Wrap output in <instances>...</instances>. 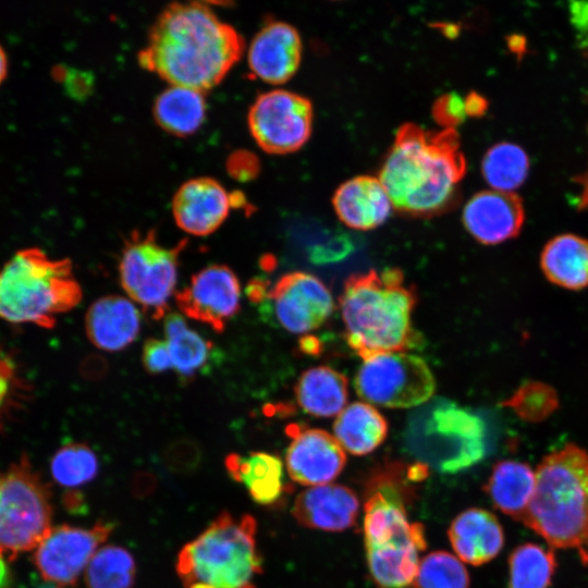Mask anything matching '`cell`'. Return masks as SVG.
<instances>
[{
	"mask_svg": "<svg viewBox=\"0 0 588 588\" xmlns=\"http://www.w3.org/2000/svg\"><path fill=\"white\" fill-rule=\"evenodd\" d=\"M536 473L526 463H497L485 487L493 505L503 514L522 522L531 501Z\"/></svg>",
	"mask_w": 588,
	"mask_h": 588,
	"instance_id": "27",
	"label": "cell"
},
{
	"mask_svg": "<svg viewBox=\"0 0 588 588\" xmlns=\"http://www.w3.org/2000/svg\"><path fill=\"white\" fill-rule=\"evenodd\" d=\"M112 530L108 522H98L90 528L52 527L36 548L35 566L48 584L59 588L74 585Z\"/></svg>",
	"mask_w": 588,
	"mask_h": 588,
	"instance_id": "13",
	"label": "cell"
},
{
	"mask_svg": "<svg viewBox=\"0 0 588 588\" xmlns=\"http://www.w3.org/2000/svg\"><path fill=\"white\" fill-rule=\"evenodd\" d=\"M196 443L189 440H179L172 443L167 452V461L175 466L195 465L199 457Z\"/></svg>",
	"mask_w": 588,
	"mask_h": 588,
	"instance_id": "40",
	"label": "cell"
},
{
	"mask_svg": "<svg viewBox=\"0 0 588 588\" xmlns=\"http://www.w3.org/2000/svg\"><path fill=\"white\" fill-rule=\"evenodd\" d=\"M140 316L134 304L119 295L94 302L85 316L89 341L103 351L115 352L128 346L137 336Z\"/></svg>",
	"mask_w": 588,
	"mask_h": 588,
	"instance_id": "22",
	"label": "cell"
},
{
	"mask_svg": "<svg viewBox=\"0 0 588 588\" xmlns=\"http://www.w3.org/2000/svg\"><path fill=\"white\" fill-rule=\"evenodd\" d=\"M333 431L343 450L353 455H366L385 440L388 424L371 404L355 402L336 416Z\"/></svg>",
	"mask_w": 588,
	"mask_h": 588,
	"instance_id": "28",
	"label": "cell"
},
{
	"mask_svg": "<svg viewBox=\"0 0 588 588\" xmlns=\"http://www.w3.org/2000/svg\"><path fill=\"white\" fill-rule=\"evenodd\" d=\"M82 375L89 380L102 379L109 369V365L106 358L100 355L87 356L81 366Z\"/></svg>",
	"mask_w": 588,
	"mask_h": 588,
	"instance_id": "41",
	"label": "cell"
},
{
	"mask_svg": "<svg viewBox=\"0 0 588 588\" xmlns=\"http://www.w3.org/2000/svg\"><path fill=\"white\" fill-rule=\"evenodd\" d=\"M39 588H59V587H57L54 585H51V584H48V585H44V586H41Z\"/></svg>",
	"mask_w": 588,
	"mask_h": 588,
	"instance_id": "47",
	"label": "cell"
},
{
	"mask_svg": "<svg viewBox=\"0 0 588 588\" xmlns=\"http://www.w3.org/2000/svg\"><path fill=\"white\" fill-rule=\"evenodd\" d=\"M27 391L14 362L0 350V427L20 407Z\"/></svg>",
	"mask_w": 588,
	"mask_h": 588,
	"instance_id": "37",
	"label": "cell"
},
{
	"mask_svg": "<svg viewBox=\"0 0 588 588\" xmlns=\"http://www.w3.org/2000/svg\"><path fill=\"white\" fill-rule=\"evenodd\" d=\"M502 405L511 408L523 420L538 422L553 414L559 406V399L549 384L527 381Z\"/></svg>",
	"mask_w": 588,
	"mask_h": 588,
	"instance_id": "36",
	"label": "cell"
},
{
	"mask_svg": "<svg viewBox=\"0 0 588 588\" xmlns=\"http://www.w3.org/2000/svg\"><path fill=\"white\" fill-rule=\"evenodd\" d=\"M240 296L235 273L224 265H211L192 277L175 294V302L184 315L221 332L238 311Z\"/></svg>",
	"mask_w": 588,
	"mask_h": 588,
	"instance_id": "14",
	"label": "cell"
},
{
	"mask_svg": "<svg viewBox=\"0 0 588 588\" xmlns=\"http://www.w3.org/2000/svg\"><path fill=\"white\" fill-rule=\"evenodd\" d=\"M573 23L580 29H588V2H574L571 4Z\"/></svg>",
	"mask_w": 588,
	"mask_h": 588,
	"instance_id": "43",
	"label": "cell"
},
{
	"mask_svg": "<svg viewBox=\"0 0 588 588\" xmlns=\"http://www.w3.org/2000/svg\"><path fill=\"white\" fill-rule=\"evenodd\" d=\"M432 115L443 128H454L467 115L465 101L455 93L445 94L434 102Z\"/></svg>",
	"mask_w": 588,
	"mask_h": 588,
	"instance_id": "38",
	"label": "cell"
},
{
	"mask_svg": "<svg viewBox=\"0 0 588 588\" xmlns=\"http://www.w3.org/2000/svg\"><path fill=\"white\" fill-rule=\"evenodd\" d=\"M8 578V568L4 559L0 555V588H2Z\"/></svg>",
	"mask_w": 588,
	"mask_h": 588,
	"instance_id": "46",
	"label": "cell"
},
{
	"mask_svg": "<svg viewBox=\"0 0 588 588\" xmlns=\"http://www.w3.org/2000/svg\"><path fill=\"white\" fill-rule=\"evenodd\" d=\"M462 217L475 240L494 245L519 233L525 212L522 199L515 193L491 189L474 195L465 205Z\"/></svg>",
	"mask_w": 588,
	"mask_h": 588,
	"instance_id": "18",
	"label": "cell"
},
{
	"mask_svg": "<svg viewBox=\"0 0 588 588\" xmlns=\"http://www.w3.org/2000/svg\"><path fill=\"white\" fill-rule=\"evenodd\" d=\"M82 289L69 259H52L37 247L16 252L0 268V318L51 329L56 316L74 308Z\"/></svg>",
	"mask_w": 588,
	"mask_h": 588,
	"instance_id": "7",
	"label": "cell"
},
{
	"mask_svg": "<svg viewBox=\"0 0 588 588\" xmlns=\"http://www.w3.org/2000/svg\"><path fill=\"white\" fill-rule=\"evenodd\" d=\"M415 304L400 269L351 274L340 296L348 346L363 359L412 348L419 341L411 319Z\"/></svg>",
	"mask_w": 588,
	"mask_h": 588,
	"instance_id": "3",
	"label": "cell"
},
{
	"mask_svg": "<svg viewBox=\"0 0 588 588\" xmlns=\"http://www.w3.org/2000/svg\"><path fill=\"white\" fill-rule=\"evenodd\" d=\"M359 511L356 493L335 483L302 491L294 501L292 514L303 526L324 531H343L355 524Z\"/></svg>",
	"mask_w": 588,
	"mask_h": 588,
	"instance_id": "20",
	"label": "cell"
},
{
	"mask_svg": "<svg viewBox=\"0 0 588 588\" xmlns=\"http://www.w3.org/2000/svg\"><path fill=\"white\" fill-rule=\"evenodd\" d=\"M413 587L469 588V576L460 559L446 551H434L419 562Z\"/></svg>",
	"mask_w": 588,
	"mask_h": 588,
	"instance_id": "35",
	"label": "cell"
},
{
	"mask_svg": "<svg viewBox=\"0 0 588 588\" xmlns=\"http://www.w3.org/2000/svg\"><path fill=\"white\" fill-rule=\"evenodd\" d=\"M292 441L285 455L290 477L303 486H322L336 478L346 455L335 439L321 429L290 428Z\"/></svg>",
	"mask_w": 588,
	"mask_h": 588,
	"instance_id": "16",
	"label": "cell"
},
{
	"mask_svg": "<svg viewBox=\"0 0 588 588\" xmlns=\"http://www.w3.org/2000/svg\"><path fill=\"white\" fill-rule=\"evenodd\" d=\"M302 57L298 32L284 22L266 24L249 44L250 71L269 84H283L297 71Z\"/></svg>",
	"mask_w": 588,
	"mask_h": 588,
	"instance_id": "19",
	"label": "cell"
},
{
	"mask_svg": "<svg viewBox=\"0 0 588 588\" xmlns=\"http://www.w3.org/2000/svg\"><path fill=\"white\" fill-rule=\"evenodd\" d=\"M206 109L204 91L169 85L156 98L152 111L155 120L164 131L187 136L204 123Z\"/></svg>",
	"mask_w": 588,
	"mask_h": 588,
	"instance_id": "29",
	"label": "cell"
},
{
	"mask_svg": "<svg viewBox=\"0 0 588 588\" xmlns=\"http://www.w3.org/2000/svg\"><path fill=\"white\" fill-rule=\"evenodd\" d=\"M50 471L59 485L65 488H77L97 476L99 462L88 445L70 443L54 453L50 462Z\"/></svg>",
	"mask_w": 588,
	"mask_h": 588,
	"instance_id": "34",
	"label": "cell"
},
{
	"mask_svg": "<svg viewBox=\"0 0 588 588\" xmlns=\"http://www.w3.org/2000/svg\"><path fill=\"white\" fill-rule=\"evenodd\" d=\"M510 49L517 56H520L526 50V39L520 35H512L507 40Z\"/></svg>",
	"mask_w": 588,
	"mask_h": 588,
	"instance_id": "44",
	"label": "cell"
},
{
	"mask_svg": "<svg viewBox=\"0 0 588 588\" xmlns=\"http://www.w3.org/2000/svg\"><path fill=\"white\" fill-rule=\"evenodd\" d=\"M268 296L280 324L292 333H305L322 326L334 303L329 289L315 275L302 271L281 277Z\"/></svg>",
	"mask_w": 588,
	"mask_h": 588,
	"instance_id": "15",
	"label": "cell"
},
{
	"mask_svg": "<svg viewBox=\"0 0 588 588\" xmlns=\"http://www.w3.org/2000/svg\"><path fill=\"white\" fill-rule=\"evenodd\" d=\"M143 364L147 372L157 375L172 367L167 341L148 339L143 346Z\"/></svg>",
	"mask_w": 588,
	"mask_h": 588,
	"instance_id": "39",
	"label": "cell"
},
{
	"mask_svg": "<svg viewBox=\"0 0 588 588\" xmlns=\"http://www.w3.org/2000/svg\"><path fill=\"white\" fill-rule=\"evenodd\" d=\"M448 534L460 560L475 566L494 559L504 543L498 518L483 509L473 507L458 514Z\"/></svg>",
	"mask_w": 588,
	"mask_h": 588,
	"instance_id": "23",
	"label": "cell"
},
{
	"mask_svg": "<svg viewBox=\"0 0 588 588\" xmlns=\"http://www.w3.org/2000/svg\"><path fill=\"white\" fill-rule=\"evenodd\" d=\"M588 205V204H587Z\"/></svg>",
	"mask_w": 588,
	"mask_h": 588,
	"instance_id": "48",
	"label": "cell"
},
{
	"mask_svg": "<svg viewBox=\"0 0 588 588\" xmlns=\"http://www.w3.org/2000/svg\"><path fill=\"white\" fill-rule=\"evenodd\" d=\"M332 204L339 219L356 230L382 224L393 207L379 177L359 175L338 187Z\"/></svg>",
	"mask_w": 588,
	"mask_h": 588,
	"instance_id": "21",
	"label": "cell"
},
{
	"mask_svg": "<svg viewBox=\"0 0 588 588\" xmlns=\"http://www.w3.org/2000/svg\"><path fill=\"white\" fill-rule=\"evenodd\" d=\"M541 269L549 281L569 289L588 285V240L562 234L549 241L540 257Z\"/></svg>",
	"mask_w": 588,
	"mask_h": 588,
	"instance_id": "26",
	"label": "cell"
},
{
	"mask_svg": "<svg viewBox=\"0 0 588 588\" xmlns=\"http://www.w3.org/2000/svg\"><path fill=\"white\" fill-rule=\"evenodd\" d=\"M135 575L133 555L114 544L101 546L85 568L88 588H132Z\"/></svg>",
	"mask_w": 588,
	"mask_h": 588,
	"instance_id": "32",
	"label": "cell"
},
{
	"mask_svg": "<svg viewBox=\"0 0 588 588\" xmlns=\"http://www.w3.org/2000/svg\"><path fill=\"white\" fill-rule=\"evenodd\" d=\"M164 334L172 367L181 377H193L208 363L212 343L191 329L182 315L169 313L164 316Z\"/></svg>",
	"mask_w": 588,
	"mask_h": 588,
	"instance_id": "30",
	"label": "cell"
},
{
	"mask_svg": "<svg viewBox=\"0 0 588 588\" xmlns=\"http://www.w3.org/2000/svg\"><path fill=\"white\" fill-rule=\"evenodd\" d=\"M295 395L301 408L316 417L338 416L348 396L347 378L328 366L304 371L296 385Z\"/></svg>",
	"mask_w": 588,
	"mask_h": 588,
	"instance_id": "25",
	"label": "cell"
},
{
	"mask_svg": "<svg viewBox=\"0 0 588 588\" xmlns=\"http://www.w3.org/2000/svg\"><path fill=\"white\" fill-rule=\"evenodd\" d=\"M51 490L26 455L0 470V555L13 561L52 529Z\"/></svg>",
	"mask_w": 588,
	"mask_h": 588,
	"instance_id": "8",
	"label": "cell"
},
{
	"mask_svg": "<svg viewBox=\"0 0 588 588\" xmlns=\"http://www.w3.org/2000/svg\"><path fill=\"white\" fill-rule=\"evenodd\" d=\"M465 169L454 128L432 132L406 123L396 132L379 180L394 208L428 217L449 208Z\"/></svg>",
	"mask_w": 588,
	"mask_h": 588,
	"instance_id": "2",
	"label": "cell"
},
{
	"mask_svg": "<svg viewBox=\"0 0 588 588\" xmlns=\"http://www.w3.org/2000/svg\"><path fill=\"white\" fill-rule=\"evenodd\" d=\"M354 387L369 404L409 408L426 403L436 389L427 363L407 352H391L363 359Z\"/></svg>",
	"mask_w": 588,
	"mask_h": 588,
	"instance_id": "11",
	"label": "cell"
},
{
	"mask_svg": "<svg viewBox=\"0 0 588 588\" xmlns=\"http://www.w3.org/2000/svg\"><path fill=\"white\" fill-rule=\"evenodd\" d=\"M232 205L231 195L217 180L201 176L179 187L172 199V213L180 229L205 236L224 222Z\"/></svg>",
	"mask_w": 588,
	"mask_h": 588,
	"instance_id": "17",
	"label": "cell"
},
{
	"mask_svg": "<svg viewBox=\"0 0 588 588\" xmlns=\"http://www.w3.org/2000/svg\"><path fill=\"white\" fill-rule=\"evenodd\" d=\"M522 522L552 548L588 564V452L568 443L543 457Z\"/></svg>",
	"mask_w": 588,
	"mask_h": 588,
	"instance_id": "4",
	"label": "cell"
},
{
	"mask_svg": "<svg viewBox=\"0 0 588 588\" xmlns=\"http://www.w3.org/2000/svg\"><path fill=\"white\" fill-rule=\"evenodd\" d=\"M183 247L184 242L171 248L162 246L152 230L144 234L134 232L124 243L119 262L120 283L154 319L166 316Z\"/></svg>",
	"mask_w": 588,
	"mask_h": 588,
	"instance_id": "10",
	"label": "cell"
},
{
	"mask_svg": "<svg viewBox=\"0 0 588 588\" xmlns=\"http://www.w3.org/2000/svg\"><path fill=\"white\" fill-rule=\"evenodd\" d=\"M481 169L492 189L513 193L526 180L529 161L523 148L504 142L492 146L486 152Z\"/></svg>",
	"mask_w": 588,
	"mask_h": 588,
	"instance_id": "31",
	"label": "cell"
},
{
	"mask_svg": "<svg viewBox=\"0 0 588 588\" xmlns=\"http://www.w3.org/2000/svg\"><path fill=\"white\" fill-rule=\"evenodd\" d=\"M224 464L230 476L242 483L260 505H274L286 490L283 462L278 455L267 452L231 453Z\"/></svg>",
	"mask_w": 588,
	"mask_h": 588,
	"instance_id": "24",
	"label": "cell"
},
{
	"mask_svg": "<svg viewBox=\"0 0 588 588\" xmlns=\"http://www.w3.org/2000/svg\"><path fill=\"white\" fill-rule=\"evenodd\" d=\"M243 37L205 2L172 3L156 19L138 60L170 85L206 91L238 61Z\"/></svg>",
	"mask_w": 588,
	"mask_h": 588,
	"instance_id": "1",
	"label": "cell"
},
{
	"mask_svg": "<svg viewBox=\"0 0 588 588\" xmlns=\"http://www.w3.org/2000/svg\"><path fill=\"white\" fill-rule=\"evenodd\" d=\"M465 109L467 115L480 117L485 113L488 102L483 96L473 91L469 93L465 99Z\"/></svg>",
	"mask_w": 588,
	"mask_h": 588,
	"instance_id": "42",
	"label": "cell"
},
{
	"mask_svg": "<svg viewBox=\"0 0 588 588\" xmlns=\"http://www.w3.org/2000/svg\"><path fill=\"white\" fill-rule=\"evenodd\" d=\"M7 72H8V58H7L4 49L0 45V84L5 78Z\"/></svg>",
	"mask_w": 588,
	"mask_h": 588,
	"instance_id": "45",
	"label": "cell"
},
{
	"mask_svg": "<svg viewBox=\"0 0 588 588\" xmlns=\"http://www.w3.org/2000/svg\"><path fill=\"white\" fill-rule=\"evenodd\" d=\"M364 510L366 555L377 588H411L426 539L424 526L408 522L402 489L391 478H378Z\"/></svg>",
	"mask_w": 588,
	"mask_h": 588,
	"instance_id": "5",
	"label": "cell"
},
{
	"mask_svg": "<svg viewBox=\"0 0 588 588\" xmlns=\"http://www.w3.org/2000/svg\"><path fill=\"white\" fill-rule=\"evenodd\" d=\"M257 523L248 514L221 513L180 551L176 572L185 588H257L262 559Z\"/></svg>",
	"mask_w": 588,
	"mask_h": 588,
	"instance_id": "6",
	"label": "cell"
},
{
	"mask_svg": "<svg viewBox=\"0 0 588 588\" xmlns=\"http://www.w3.org/2000/svg\"><path fill=\"white\" fill-rule=\"evenodd\" d=\"M555 567L552 550L530 542L520 544L509 559V588H548Z\"/></svg>",
	"mask_w": 588,
	"mask_h": 588,
	"instance_id": "33",
	"label": "cell"
},
{
	"mask_svg": "<svg viewBox=\"0 0 588 588\" xmlns=\"http://www.w3.org/2000/svg\"><path fill=\"white\" fill-rule=\"evenodd\" d=\"M408 429L413 449L442 471L468 468L485 456V421L451 401L427 404L413 416Z\"/></svg>",
	"mask_w": 588,
	"mask_h": 588,
	"instance_id": "9",
	"label": "cell"
},
{
	"mask_svg": "<svg viewBox=\"0 0 588 588\" xmlns=\"http://www.w3.org/2000/svg\"><path fill=\"white\" fill-rule=\"evenodd\" d=\"M311 125L310 101L284 89L260 94L248 110L250 134L268 154L284 155L299 149L309 138Z\"/></svg>",
	"mask_w": 588,
	"mask_h": 588,
	"instance_id": "12",
	"label": "cell"
}]
</instances>
